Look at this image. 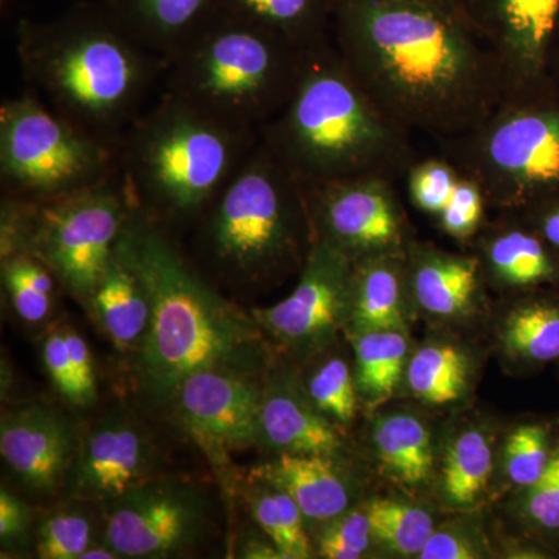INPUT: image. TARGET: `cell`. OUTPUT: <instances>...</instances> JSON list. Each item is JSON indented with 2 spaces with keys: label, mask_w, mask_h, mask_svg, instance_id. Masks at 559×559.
Here are the masks:
<instances>
[{
  "label": "cell",
  "mask_w": 559,
  "mask_h": 559,
  "mask_svg": "<svg viewBox=\"0 0 559 559\" xmlns=\"http://www.w3.org/2000/svg\"><path fill=\"white\" fill-rule=\"evenodd\" d=\"M373 544L366 509L347 510L323 524L316 538V554L326 559H359Z\"/></svg>",
  "instance_id": "38"
},
{
  "label": "cell",
  "mask_w": 559,
  "mask_h": 559,
  "mask_svg": "<svg viewBox=\"0 0 559 559\" xmlns=\"http://www.w3.org/2000/svg\"><path fill=\"white\" fill-rule=\"evenodd\" d=\"M443 157L476 180L488 207L522 212L559 197V87L510 92L476 130L444 140Z\"/></svg>",
  "instance_id": "4"
},
{
  "label": "cell",
  "mask_w": 559,
  "mask_h": 559,
  "mask_svg": "<svg viewBox=\"0 0 559 559\" xmlns=\"http://www.w3.org/2000/svg\"><path fill=\"white\" fill-rule=\"evenodd\" d=\"M521 213L559 255V197L522 210Z\"/></svg>",
  "instance_id": "45"
},
{
  "label": "cell",
  "mask_w": 559,
  "mask_h": 559,
  "mask_svg": "<svg viewBox=\"0 0 559 559\" xmlns=\"http://www.w3.org/2000/svg\"><path fill=\"white\" fill-rule=\"evenodd\" d=\"M119 241L151 301L148 331L135 352V378L146 400L167 409L186 378L201 370L263 377L267 337L252 314L209 288L148 224L127 221Z\"/></svg>",
  "instance_id": "2"
},
{
  "label": "cell",
  "mask_w": 559,
  "mask_h": 559,
  "mask_svg": "<svg viewBox=\"0 0 559 559\" xmlns=\"http://www.w3.org/2000/svg\"><path fill=\"white\" fill-rule=\"evenodd\" d=\"M33 513L24 500L10 489L0 491V540L2 546H13L27 538L31 533Z\"/></svg>",
  "instance_id": "44"
},
{
  "label": "cell",
  "mask_w": 559,
  "mask_h": 559,
  "mask_svg": "<svg viewBox=\"0 0 559 559\" xmlns=\"http://www.w3.org/2000/svg\"><path fill=\"white\" fill-rule=\"evenodd\" d=\"M373 444L382 468L406 487H419L433 469L432 437L428 426L411 414H390L378 419Z\"/></svg>",
  "instance_id": "26"
},
{
  "label": "cell",
  "mask_w": 559,
  "mask_h": 559,
  "mask_svg": "<svg viewBox=\"0 0 559 559\" xmlns=\"http://www.w3.org/2000/svg\"><path fill=\"white\" fill-rule=\"evenodd\" d=\"M102 543L120 558L160 559L193 550L212 528V502L190 481L154 477L103 507Z\"/></svg>",
  "instance_id": "7"
},
{
  "label": "cell",
  "mask_w": 559,
  "mask_h": 559,
  "mask_svg": "<svg viewBox=\"0 0 559 559\" xmlns=\"http://www.w3.org/2000/svg\"><path fill=\"white\" fill-rule=\"evenodd\" d=\"M94 318L120 352H138L145 340L151 301L139 271L117 242L90 301Z\"/></svg>",
  "instance_id": "22"
},
{
  "label": "cell",
  "mask_w": 559,
  "mask_h": 559,
  "mask_svg": "<svg viewBox=\"0 0 559 559\" xmlns=\"http://www.w3.org/2000/svg\"><path fill=\"white\" fill-rule=\"evenodd\" d=\"M274 157L301 187L406 175L415 164L409 131L390 119L341 55L305 53L285 114L275 124Z\"/></svg>",
  "instance_id": "3"
},
{
  "label": "cell",
  "mask_w": 559,
  "mask_h": 559,
  "mask_svg": "<svg viewBox=\"0 0 559 559\" xmlns=\"http://www.w3.org/2000/svg\"><path fill=\"white\" fill-rule=\"evenodd\" d=\"M308 396L331 421L347 425L358 406V384L348 364L342 358L320 362L305 385Z\"/></svg>",
  "instance_id": "36"
},
{
  "label": "cell",
  "mask_w": 559,
  "mask_h": 559,
  "mask_svg": "<svg viewBox=\"0 0 559 559\" xmlns=\"http://www.w3.org/2000/svg\"><path fill=\"white\" fill-rule=\"evenodd\" d=\"M373 543L401 557H419L436 532L432 514L404 500L378 498L364 507Z\"/></svg>",
  "instance_id": "32"
},
{
  "label": "cell",
  "mask_w": 559,
  "mask_h": 559,
  "mask_svg": "<svg viewBox=\"0 0 559 559\" xmlns=\"http://www.w3.org/2000/svg\"><path fill=\"white\" fill-rule=\"evenodd\" d=\"M559 444V425L532 419L511 430L503 450V468L513 487L524 491L549 468Z\"/></svg>",
  "instance_id": "33"
},
{
  "label": "cell",
  "mask_w": 559,
  "mask_h": 559,
  "mask_svg": "<svg viewBox=\"0 0 559 559\" xmlns=\"http://www.w3.org/2000/svg\"><path fill=\"white\" fill-rule=\"evenodd\" d=\"M44 366L58 393L72 406L81 407L80 390L70 364L68 345L62 330L51 331L43 341Z\"/></svg>",
  "instance_id": "41"
},
{
  "label": "cell",
  "mask_w": 559,
  "mask_h": 559,
  "mask_svg": "<svg viewBox=\"0 0 559 559\" xmlns=\"http://www.w3.org/2000/svg\"><path fill=\"white\" fill-rule=\"evenodd\" d=\"M409 342L403 330L355 334L356 384L367 406L385 403L406 371Z\"/></svg>",
  "instance_id": "28"
},
{
  "label": "cell",
  "mask_w": 559,
  "mask_h": 559,
  "mask_svg": "<svg viewBox=\"0 0 559 559\" xmlns=\"http://www.w3.org/2000/svg\"><path fill=\"white\" fill-rule=\"evenodd\" d=\"M521 514L547 546L559 543V444L546 473L521 491Z\"/></svg>",
  "instance_id": "37"
},
{
  "label": "cell",
  "mask_w": 559,
  "mask_h": 559,
  "mask_svg": "<svg viewBox=\"0 0 559 559\" xmlns=\"http://www.w3.org/2000/svg\"><path fill=\"white\" fill-rule=\"evenodd\" d=\"M94 503L68 500L46 514L36 525L35 549L40 559H80L84 551L102 543V510Z\"/></svg>",
  "instance_id": "31"
},
{
  "label": "cell",
  "mask_w": 559,
  "mask_h": 559,
  "mask_svg": "<svg viewBox=\"0 0 559 559\" xmlns=\"http://www.w3.org/2000/svg\"><path fill=\"white\" fill-rule=\"evenodd\" d=\"M215 22L198 44L193 91L223 109L267 110L288 103L305 53L282 36L210 11Z\"/></svg>",
  "instance_id": "6"
},
{
  "label": "cell",
  "mask_w": 559,
  "mask_h": 559,
  "mask_svg": "<svg viewBox=\"0 0 559 559\" xmlns=\"http://www.w3.org/2000/svg\"><path fill=\"white\" fill-rule=\"evenodd\" d=\"M245 371L210 369L186 378L167 409L210 450L259 443L264 381Z\"/></svg>",
  "instance_id": "14"
},
{
  "label": "cell",
  "mask_w": 559,
  "mask_h": 559,
  "mask_svg": "<svg viewBox=\"0 0 559 559\" xmlns=\"http://www.w3.org/2000/svg\"><path fill=\"white\" fill-rule=\"evenodd\" d=\"M231 143L201 117L175 114L151 132L142 150L143 180L168 207L190 212L226 176Z\"/></svg>",
  "instance_id": "11"
},
{
  "label": "cell",
  "mask_w": 559,
  "mask_h": 559,
  "mask_svg": "<svg viewBox=\"0 0 559 559\" xmlns=\"http://www.w3.org/2000/svg\"><path fill=\"white\" fill-rule=\"evenodd\" d=\"M336 0H213L212 10L275 33L301 50L323 46Z\"/></svg>",
  "instance_id": "24"
},
{
  "label": "cell",
  "mask_w": 559,
  "mask_h": 559,
  "mask_svg": "<svg viewBox=\"0 0 559 559\" xmlns=\"http://www.w3.org/2000/svg\"><path fill=\"white\" fill-rule=\"evenodd\" d=\"M240 557L248 559H285L267 536L264 539L250 538L241 547Z\"/></svg>",
  "instance_id": "46"
},
{
  "label": "cell",
  "mask_w": 559,
  "mask_h": 559,
  "mask_svg": "<svg viewBox=\"0 0 559 559\" xmlns=\"http://www.w3.org/2000/svg\"><path fill=\"white\" fill-rule=\"evenodd\" d=\"M213 0H121L132 24L160 38L191 31L209 16Z\"/></svg>",
  "instance_id": "35"
},
{
  "label": "cell",
  "mask_w": 559,
  "mask_h": 559,
  "mask_svg": "<svg viewBox=\"0 0 559 559\" xmlns=\"http://www.w3.org/2000/svg\"><path fill=\"white\" fill-rule=\"evenodd\" d=\"M127 221L112 194H76L43 212L33 246L62 285L90 307Z\"/></svg>",
  "instance_id": "9"
},
{
  "label": "cell",
  "mask_w": 559,
  "mask_h": 559,
  "mask_svg": "<svg viewBox=\"0 0 559 559\" xmlns=\"http://www.w3.org/2000/svg\"><path fill=\"white\" fill-rule=\"evenodd\" d=\"M500 223L481 238V274L499 288L514 293L559 290V255L540 238L521 212H506Z\"/></svg>",
  "instance_id": "19"
},
{
  "label": "cell",
  "mask_w": 559,
  "mask_h": 559,
  "mask_svg": "<svg viewBox=\"0 0 559 559\" xmlns=\"http://www.w3.org/2000/svg\"><path fill=\"white\" fill-rule=\"evenodd\" d=\"M245 495L257 527L275 544L283 558L314 557V544L308 536L307 520L286 489L250 474Z\"/></svg>",
  "instance_id": "27"
},
{
  "label": "cell",
  "mask_w": 559,
  "mask_h": 559,
  "mask_svg": "<svg viewBox=\"0 0 559 559\" xmlns=\"http://www.w3.org/2000/svg\"><path fill=\"white\" fill-rule=\"evenodd\" d=\"M3 280L14 311L28 323H38L49 316L53 278L43 261L17 253L3 264Z\"/></svg>",
  "instance_id": "34"
},
{
  "label": "cell",
  "mask_w": 559,
  "mask_h": 559,
  "mask_svg": "<svg viewBox=\"0 0 559 559\" xmlns=\"http://www.w3.org/2000/svg\"><path fill=\"white\" fill-rule=\"evenodd\" d=\"M406 274L415 304L440 319L466 314L476 304L484 275L477 257L457 255L418 242L407 246Z\"/></svg>",
  "instance_id": "20"
},
{
  "label": "cell",
  "mask_w": 559,
  "mask_h": 559,
  "mask_svg": "<svg viewBox=\"0 0 559 559\" xmlns=\"http://www.w3.org/2000/svg\"><path fill=\"white\" fill-rule=\"evenodd\" d=\"M311 223L299 180L277 159L250 165L231 182L213 213L210 246L230 275L259 282L299 259Z\"/></svg>",
  "instance_id": "5"
},
{
  "label": "cell",
  "mask_w": 559,
  "mask_h": 559,
  "mask_svg": "<svg viewBox=\"0 0 559 559\" xmlns=\"http://www.w3.org/2000/svg\"><path fill=\"white\" fill-rule=\"evenodd\" d=\"M342 61L407 131L451 140L499 108L509 84L473 22L406 0H336Z\"/></svg>",
  "instance_id": "1"
},
{
  "label": "cell",
  "mask_w": 559,
  "mask_h": 559,
  "mask_svg": "<svg viewBox=\"0 0 559 559\" xmlns=\"http://www.w3.org/2000/svg\"><path fill=\"white\" fill-rule=\"evenodd\" d=\"M316 240L353 261L404 252L406 223L392 180L353 178L304 187Z\"/></svg>",
  "instance_id": "10"
},
{
  "label": "cell",
  "mask_w": 559,
  "mask_h": 559,
  "mask_svg": "<svg viewBox=\"0 0 559 559\" xmlns=\"http://www.w3.org/2000/svg\"><path fill=\"white\" fill-rule=\"evenodd\" d=\"M407 294L406 250L353 261L349 330H403Z\"/></svg>",
  "instance_id": "23"
},
{
  "label": "cell",
  "mask_w": 559,
  "mask_h": 559,
  "mask_svg": "<svg viewBox=\"0 0 559 559\" xmlns=\"http://www.w3.org/2000/svg\"><path fill=\"white\" fill-rule=\"evenodd\" d=\"M481 557H484V550L468 533L460 528H436L418 558L476 559Z\"/></svg>",
  "instance_id": "42"
},
{
  "label": "cell",
  "mask_w": 559,
  "mask_h": 559,
  "mask_svg": "<svg viewBox=\"0 0 559 559\" xmlns=\"http://www.w3.org/2000/svg\"><path fill=\"white\" fill-rule=\"evenodd\" d=\"M275 454L337 455L342 439L336 426L318 409L299 382L285 373L264 381L260 439Z\"/></svg>",
  "instance_id": "18"
},
{
  "label": "cell",
  "mask_w": 559,
  "mask_h": 559,
  "mask_svg": "<svg viewBox=\"0 0 559 559\" xmlns=\"http://www.w3.org/2000/svg\"><path fill=\"white\" fill-rule=\"evenodd\" d=\"M250 474L286 489L307 522L325 524L352 506V485L334 455L275 454Z\"/></svg>",
  "instance_id": "21"
},
{
  "label": "cell",
  "mask_w": 559,
  "mask_h": 559,
  "mask_svg": "<svg viewBox=\"0 0 559 559\" xmlns=\"http://www.w3.org/2000/svg\"><path fill=\"white\" fill-rule=\"evenodd\" d=\"M94 153L61 121L33 103L10 106L2 117V168L28 190L68 189L90 175Z\"/></svg>",
  "instance_id": "15"
},
{
  "label": "cell",
  "mask_w": 559,
  "mask_h": 559,
  "mask_svg": "<svg viewBox=\"0 0 559 559\" xmlns=\"http://www.w3.org/2000/svg\"><path fill=\"white\" fill-rule=\"evenodd\" d=\"M471 20L502 66L510 92L549 79L559 0H469Z\"/></svg>",
  "instance_id": "16"
},
{
  "label": "cell",
  "mask_w": 559,
  "mask_h": 559,
  "mask_svg": "<svg viewBox=\"0 0 559 559\" xmlns=\"http://www.w3.org/2000/svg\"><path fill=\"white\" fill-rule=\"evenodd\" d=\"M502 344L514 362L530 369L559 362V290L522 294L503 323Z\"/></svg>",
  "instance_id": "25"
},
{
  "label": "cell",
  "mask_w": 559,
  "mask_h": 559,
  "mask_svg": "<svg viewBox=\"0 0 559 559\" xmlns=\"http://www.w3.org/2000/svg\"><path fill=\"white\" fill-rule=\"evenodd\" d=\"M459 179L457 168L447 157L415 160L407 171L411 200L423 212L439 216L450 202Z\"/></svg>",
  "instance_id": "39"
},
{
  "label": "cell",
  "mask_w": 559,
  "mask_h": 559,
  "mask_svg": "<svg viewBox=\"0 0 559 559\" xmlns=\"http://www.w3.org/2000/svg\"><path fill=\"white\" fill-rule=\"evenodd\" d=\"M406 380L415 399L430 406H450L468 389L469 360L454 345H425L407 362Z\"/></svg>",
  "instance_id": "30"
},
{
  "label": "cell",
  "mask_w": 559,
  "mask_h": 559,
  "mask_svg": "<svg viewBox=\"0 0 559 559\" xmlns=\"http://www.w3.org/2000/svg\"><path fill=\"white\" fill-rule=\"evenodd\" d=\"M162 452L148 426L127 411L98 419L80 441L66 479V500L109 506L124 492L159 477Z\"/></svg>",
  "instance_id": "12"
},
{
  "label": "cell",
  "mask_w": 559,
  "mask_h": 559,
  "mask_svg": "<svg viewBox=\"0 0 559 559\" xmlns=\"http://www.w3.org/2000/svg\"><path fill=\"white\" fill-rule=\"evenodd\" d=\"M495 466L491 440L481 430L466 429L451 441L440 476V492L451 509H469L488 488Z\"/></svg>",
  "instance_id": "29"
},
{
  "label": "cell",
  "mask_w": 559,
  "mask_h": 559,
  "mask_svg": "<svg viewBox=\"0 0 559 559\" xmlns=\"http://www.w3.org/2000/svg\"><path fill=\"white\" fill-rule=\"evenodd\" d=\"M406 2L433 7V9L443 10L447 11V13L454 14V16L473 22V20H471L469 0H406Z\"/></svg>",
  "instance_id": "47"
},
{
  "label": "cell",
  "mask_w": 559,
  "mask_h": 559,
  "mask_svg": "<svg viewBox=\"0 0 559 559\" xmlns=\"http://www.w3.org/2000/svg\"><path fill=\"white\" fill-rule=\"evenodd\" d=\"M79 444L69 419L39 401L14 407L0 421V454L32 498L62 491Z\"/></svg>",
  "instance_id": "17"
},
{
  "label": "cell",
  "mask_w": 559,
  "mask_h": 559,
  "mask_svg": "<svg viewBox=\"0 0 559 559\" xmlns=\"http://www.w3.org/2000/svg\"><path fill=\"white\" fill-rule=\"evenodd\" d=\"M49 60L51 86L73 109L106 117L128 102L139 80V66L123 39L97 24H80L64 33Z\"/></svg>",
  "instance_id": "13"
},
{
  "label": "cell",
  "mask_w": 559,
  "mask_h": 559,
  "mask_svg": "<svg viewBox=\"0 0 559 559\" xmlns=\"http://www.w3.org/2000/svg\"><path fill=\"white\" fill-rule=\"evenodd\" d=\"M66 345H68L70 364L79 384L81 407H90L97 400V378L92 364L91 349L86 341L75 330L64 329Z\"/></svg>",
  "instance_id": "43"
},
{
  "label": "cell",
  "mask_w": 559,
  "mask_h": 559,
  "mask_svg": "<svg viewBox=\"0 0 559 559\" xmlns=\"http://www.w3.org/2000/svg\"><path fill=\"white\" fill-rule=\"evenodd\" d=\"M353 260L329 242L316 240L299 285L274 307L250 314L264 336L293 358L310 359L330 347L352 310Z\"/></svg>",
  "instance_id": "8"
},
{
  "label": "cell",
  "mask_w": 559,
  "mask_h": 559,
  "mask_svg": "<svg viewBox=\"0 0 559 559\" xmlns=\"http://www.w3.org/2000/svg\"><path fill=\"white\" fill-rule=\"evenodd\" d=\"M488 209L487 198L476 180L460 175L457 186L447 207L441 210L439 224L441 229L457 240H469L479 234Z\"/></svg>",
  "instance_id": "40"
},
{
  "label": "cell",
  "mask_w": 559,
  "mask_h": 559,
  "mask_svg": "<svg viewBox=\"0 0 559 559\" xmlns=\"http://www.w3.org/2000/svg\"><path fill=\"white\" fill-rule=\"evenodd\" d=\"M549 79L559 87V24L551 43L549 57Z\"/></svg>",
  "instance_id": "48"
}]
</instances>
